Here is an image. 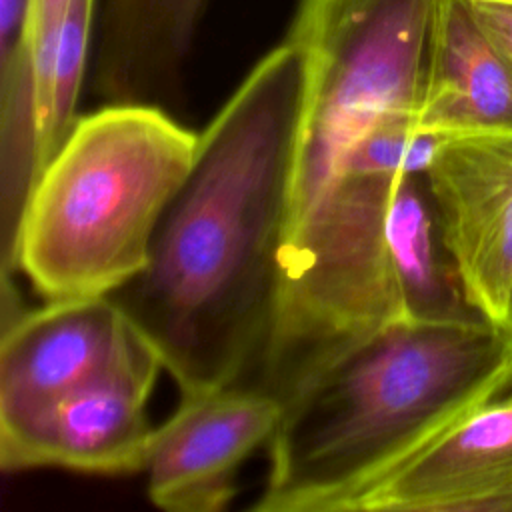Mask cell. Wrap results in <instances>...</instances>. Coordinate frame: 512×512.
Instances as JSON below:
<instances>
[{
  "instance_id": "9",
  "label": "cell",
  "mask_w": 512,
  "mask_h": 512,
  "mask_svg": "<svg viewBox=\"0 0 512 512\" xmlns=\"http://www.w3.org/2000/svg\"><path fill=\"white\" fill-rule=\"evenodd\" d=\"M208 0H98L90 90L100 104L170 108Z\"/></svg>"
},
{
  "instance_id": "2",
  "label": "cell",
  "mask_w": 512,
  "mask_h": 512,
  "mask_svg": "<svg viewBox=\"0 0 512 512\" xmlns=\"http://www.w3.org/2000/svg\"><path fill=\"white\" fill-rule=\"evenodd\" d=\"M512 384V322L396 320L286 404L258 512H350L414 454Z\"/></svg>"
},
{
  "instance_id": "10",
  "label": "cell",
  "mask_w": 512,
  "mask_h": 512,
  "mask_svg": "<svg viewBox=\"0 0 512 512\" xmlns=\"http://www.w3.org/2000/svg\"><path fill=\"white\" fill-rule=\"evenodd\" d=\"M416 130L438 138L512 134V60L466 0L438 4Z\"/></svg>"
},
{
  "instance_id": "8",
  "label": "cell",
  "mask_w": 512,
  "mask_h": 512,
  "mask_svg": "<svg viewBox=\"0 0 512 512\" xmlns=\"http://www.w3.org/2000/svg\"><path fill=\"white\" fill-rule=\"evenodd\" d=\"M350 512H512V384L368 488Z\"/></svg>"
},
{
  "instance_id": "14",
  "label": "cell",
  "mask_w": 512,
  "mask_h": 512,
  "mask_svg": "<svg viewBox=\"0 0 512 512\" xmlns=\"http://www.w3.org/2000/svg\"><path fill=\"white\" fill-rule=\"evenodd\" d=\"M510 322H512V314H510Z\"/></svg>"
},
{
  "instance_id": "13",
  "label": "cell",
  "mask_w": 512,
  "mask_h": 512,
  "mask_svg": "<svg viewBox=\"0 0 512 512\" xmlns=\"http://www.w3.org/2000/svg\"><path fill=\"white\" fill-rule=\"evenodd\" d=\"M482 28L512 60V0H466Z\"/></svg>"
},
{
  "instance_id": "7",
  "label": "cell",
  "mask_w": 512,
  "mask_h": 512,
  "mask_svg": "<svg viewBox=\"0 0 512 512\" xmlns=\"http://www.w3.org/2000/svg\"><path fill=\"white\" fill-rule=\"evenodd\" d=\"M138 332L108 298L50 300L2 324L0 434L18 430L110 368Z\"/></svg>"
},
{
  "instance_id": "3",
  "label": "cell",
  "mask_w": 512,
  "mask_h": 512,
  "mask_svg": "<svg viewBox=\"0 0 512 512\" xmlns=\"http://www.w3.org/2000/svg\"><path fill=\"white\" fill-rule=\"evenodd\" d=\"M200 132L152 104L80 114L28 196L16 264L46 300L110 296L148 264Z\"/></svg>"
},
{
  "instance_id": "6",
  "label": "cell",
  "mask_w": 512,
  "mask_h": 512,
  "mask_svg": "<svg viewBox=\"0 0 512 512\" xmlns=\"http://www.w3.org/2000/svg\"><path fill=\"white\" fill-rule=\"evenodd\" d=\"M282 414V400L250 384L180 400L156 426L142 470L150 502L166 512L224 510L238 492V470L268 446Z\"/></svg>"
},
{
  "instance_id": "5",
  "label": "cell",
  "mask_w": 512,
  "mask_h": 512,
  "mask_svg": "<svg viewBox=\"0 0 512 512\" xmlns=\"http://www.w3.org/2000/svg\"><path fill=\"white\" fill-rule=\"evenodd\" d=\"M446 254L466 304L512 314V134L442 138L424 170Z\"/></svg>"
},
{
  "instance_id": "4",
  "label": "cell",
  "mask_w": 512,
  "mask_h": 512,
  "mask_svg": "<svg viewBox=\"0 0 512 512\" xmlns=\"http://www.w3.org/2000/svg\"><path fill=\"white\" fill-rule=\"evenodd\" d=\"M160 370L156 352L138 338L110 368L28 424L0 434L2 470L60 468L98 476L142 472L156 432L146 408Z\"/></svg>"
},
{
  "instance_id": "11",
  "label": "cell",
  "mask_w": 512,
  "mask_h": 512,
  "mask_svg": "<svg viewBox=\"0 0 512 512\" xmlns=\"http://www.w3.org/2000/svg\"><path fill=\"white\" fill-rule=\"evenodd\" d=\"M388 254L408 320H454L478 314L462 294L440 238L424 172H402L388 214Z\"/></svg>"
},
{
  "instance_id": "12",
  "label": "cell",
  "mask_w": 512,
  "mask_h": 512,
  "mask_svg": "<svg viewBox=\"0 0 512 512\" xmlns=\"http://www.w3.org/2000/svg\"><path fill=\"white\" fill-rule=\"evenodd\" d=\"M68 0H30V16L26 30V50L30 54L36 98L48 78L52 52L56 44V34L66 12Z\"/></svg>"
},
{
  "instance_id": "1",
  "label": "cell",
  "mask_w": 512,
  "mask_h": 512,
  "mask_svg": "<svg viewBox=\"0 0 512 512\" xmlns=\"http://www.w3.org/2000/svg\"><path fill=\"white\" fill-rule=\"evenodd\" d=\"M304 86V56L284 38L200 132L146 268L108 296L180 400L246 384L266 350Z\"/></svg>"
}]
</instances>
